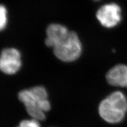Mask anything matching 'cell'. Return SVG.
I'll use <instances>...</instances> for the list:
<instances>
[{"mask_svg":"<svg viewBox=\"0 0 127 127\" xmlns=\"http://www.w3.org/2000/svg\"><path fill=\"white\" fill-rule=\"evenodd\" d=\"M94 1H99V0H94Z\"/></svg>","mask_w":127,"mask_h":127,"instance_id":"10","label":"cell"},{"mask_svg":"<svg viewBox=\"0 0 127 127\" xmlns=\"http://www.w3.org/2000/svg\"><path fill=\"white\" fill-rule=\"evenodd\" d=\"M7 24V11L5 6L0 5V31L5 28Z\"/></svg>","mask_w":127,"mask_h":127,"instance_id":"8","label":"cell"},{"mask_svg":"<svg viewBox=\"0 0 127 127\" xmlns=\"http://www.w3.org/2000/svg\"><path fill=\"white\" fill-rule=\"evenodd\" d=\"M106 78L112 86L127 87V65H117L108 72Z\"/></svg>","mask_w":127,"mask_h":127,"instance_id":"6","label":"cell"},{"mask_svg":"<svg viewBox=\"0 0 127 127\" xmlns=\"http://www.w3.org/2000/svg\"><path fill=\"white\" fill-rule=\"evenodd\" d=\"M52 48L55 57L66 63L77 60L82 52L81 41L78 35L74 31H69L60 39Z\"/></svg>","mask_w":127,"mask_h":127,"instance_id":"3","label":"cell"},{"mask_svg":"<svg viewBox=\"0 0 127 127\" xmlns=\"http://www.w3.org/2000/svg\"><path fill=\"white\" fill-rule=\"evenodd\" d=\"M69 31L66 27L59 24H52L47 29V38L45 43L48 47L53 48L61 38L66 35Z\"/></svg>","mask_w":127,"mask_h":127,"instance_id":"7","label":"cell"},{"mask_svg":"<svg viewBox=\"0 0 127 127\" xmlns=\"http://www.w3.org/2000/svg\"><path fill=\"white\" fill-rule=\"evenodd\" d=\"M96 16L103 27L112 28L121 20V10L120 6L114 3L105 4L98 9Z\"/></svg>","mask_w":127,"mask_h":127,"instance_id":"5","label":"cell"},{"mask_svg":"<svg viewBox=\"0 0 127 127\" xmlns=\"http://www.w3.org/2000/svg\"><path fill=\"white\" fill-rule=\"evenodd\" d=\"M22 63L21 54L17 49L8 48L0 54V71L7 75H13L20 70Z\"/></svg>","mask_w":127,"mask_h":127,"instance_id":"4","label":"cell"},{"mask_svg":"<svg viewBox=\"0 0 127 127\" xmlns=\"http://www.w3.org/2000/svg\"><path fill=\"white\" fill-rule=\"evenodd\" d=\"M18 96L31 118L39 121L45 120V113L50 110L51 106L45 88L36 86L23 90L18 93Z\"/></svg>","mask_w":127,"mask_h":127,"instance_id":"1","label":"cell"},{"mask_svg":"<svg viewBox=\"0 0 127 127\" xmlns=\"http://www.w3.org/2000/svg\"><path fill=\"white\" fill-rule=\"evenodd\" d=\"M127 112V99L121 91H115L100 102L98 113L103 120L109 124H118Z\"/></svg>","mask_w":127,"mask_h":127,"instance_id":"2","label":"cell"},{"mask_svg":"<svg viewBox=\"0 0 127 127\" xmlns=\"http://www.w3.org/2000/svg\"><path fill=\"white\" fill-rule=\"evenodd\" d=\"M17 127H41V125L39 121L31 118L22 120Z\"/></svg>","mask_w":127,"mask_h":127,"instance_id":"9","label":"cell"}]
</instances>
